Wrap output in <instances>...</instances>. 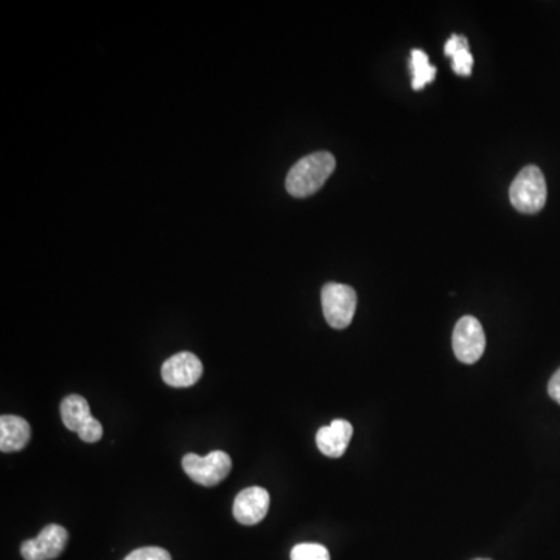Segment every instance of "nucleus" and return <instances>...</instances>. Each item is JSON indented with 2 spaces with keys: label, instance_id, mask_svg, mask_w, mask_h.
Instances as JSON below:
<instances>
[{
  "label": "nucleus",
  "instance_id": "6e6552de",
  "mask_svg": "<svg viewBox=\"0 0 560 560\" xmlns=\"http://www.w3.org/2000/svg\"><path fill=\"white\" fill-rule=\"evenodd\" d=\"M270 494L262 487H248L235 497L234 517L245 526L262 522L270 509Z\"/></svg>",
  "mask_w": 560,
  "mask_h": 560
},
{
  "label": "nucleus",
  "instance_id": "39448f33",
  "mask_svg": "<svg viewBox=\"0 0 560 560\" xmlns=\"http://www.w3.org/2000/svg\"><path fill=\"white\" fill-rule=\"evenodd\" d=\"M486 335L483 326L473 316H464L453 330V352L461 363L473 364L483 357Z\"/></svg>",
  "mask_w": 560,
  "mask_h": 560
},
{
  "label": "nucleus",
  "instance_id": "7ed1b4c3",
  "mask_svg": "<svg viewBox=\"0 0 560 560\" xmlns=\"http://www.w3.org/2000/svg\"><path fill=\"white\" fill-rule=\"evenodd\" d=\"M321 302L324 318L330 327L343 330L350 326L357 310V293L354 288L330 282L322 287Z\"/></svg>",
  "mask_w": 560,
  "mask_h": 560
},
{
  "label": "nucleus",
  "instance_id": "2eb2a0df",
  "mask_svg": "<svg viewBox=\"0 0 560 560\" xmlns=\"http://www.w3.org/2000/svg\"><path fill=\"white\" fill-rule=\"evenodd\" d=\"M452 67L455 74L461 77H469L472 74L473 56L469 47L459 50L452 56Z\"/></svg>",
  "mask_w": 560,
  "mask_h": 560
},
{
  "label": "nucleus",
  "instance_id": "423d86ee",
  "mask_svg": "<svg viewBox=\"0 0 560 560\" xmlns=\"http://www.w3.org/2000/svg\"><path fill=\"white\" fill-rule=\"evenodd\" d=\"M69 542V532L60 525H49L36 539L25 540L21 554L25 560H52L61 556Z\"/></svg>",
  "mask_w": 560,
  "mask_h": 560
},
{
  "label": "nucleus",
  "instance_id": "f03ea898",
  "mask_svg": "<svg viewBox=\"0 0 560 560\" xmlns=\"http://www.w3.org/2000/svg\"><path fill=\"white\" fill-rule=\"evenodd\" d=\"M546 190L545 176L536 165H528L515 176L509 189L512 206L522 214H537L545 207Z\"/></svg>",
  "mask_w": 560,
  "mask_h": 560
},
{
  "label": "nucleus",
  "instance_id": "20e7f679",
  "mask_svg": "<svg viewBox=\"0 0 560 560\" xmlns=\"http://www.w3.org/2000/svg\"><path fill=\"white\" fill-rule=\"evenodd\" d=\"M182 467L190 480L201 486L212 487L220 484L231 473L232 459L228 453L220 450H215L207 456L189 453L182 458Z\"/></svg>",
  "mask_w": 560,
  "mask_h": 560
},
{
  "label": "nucleus",
  "instance_id": "f8f14e48",
  "mask_svg": "<svg viewBox=\"0 0 560 560\" xmlns=\"http://www.w3.org/2000/svg\"><path fill=\"white\" fill-rule=\"evenodd\" d=\"M411 72H413V89L420 91L425 84L431 83L438 74V69L428 63V56L424 50L414 49L411 52Z\"/></svg>",
  "mask_w": 560,
  "mask_h": 560
},
{
  "label": "nucleus",
  "instance_id": "4468645a",
  "mask_svg": "<svg viewBox=\"0 0 560 560\" xmlns=\"http://www.w3.org/2000/svg\"><path fill=\"white\" fill-rule=\"evenodd\" d=\"M123 560H172V556L159 546H145V548L134 550Z\"/></svg>",
  "mask_w": 560,
  "mask_h": 560
},
{
  "label": "nucleus",
  "instance_id": "1a4fd4ad",
  "mask_svg": "<svg viewBox=\"0 0 560 560\" xmlns=\"http://www.w3.org/2000/svg\"><path fill=\"white\" fill-rule=\"evenodd\" d=\"M354 428L343 419L333 420L327 427L319 428L316 433V445L329 458H340L346 453Z\"/></svg>",
  "mask_w": 560,
  "mask_h": 560
},
{
  "label": "nucleus",
  "instance_id": "f257e3e1",
  "mask_svg": "<svg viewBox=\"0 0 560 560\" xmlns=\"http://www.w3.org/2000/svg\"><path fill=\"white\" fill-rule=\"evenodd\" d=\"M336 161L332 153L318 151L308 154L291 167L285 187L294 198H305L318 192L335 172Z\"/></svg>",
  "mask_w": 560,
  "mask_h": 560
},
{
  "label": "nucleus",
  "instance_id": "6ab92c4d",
  "mask_svg": "<svg viewBox=\"0 0 560 560\" xmlns=\"http://www.w3.org/2000/svg\"><path fill=\"white\" fill-rule=\"evenodd\" d=\"M475 560H489V559H475Z\"/></svg>",
  "mask_w": 560,
  "mask_h": 560
},
{
  "label": "nucleus",
  "instance_id": "ddd939ff",
  "mask_svg": "<svg viewBox=\"0 0 560 560\" xmlns=\"http://www.w3.org/2000/svg\"><path fill=\"white\" fill-rule=\"evenodd\" d=\"M291 560H330V553L319 543H299L291 550Z\"/></svg>",
  "mask_w": 560,
  "mask_h": 560
},
{
  "label": "nucleus",
  "instance_id": "9b49d317",
  "mask_svg": "<svg viewBox=\"0 0 560 560\" xmlns=\"http://www.w3.org/2000/svg\"><path fill=\"white\" fill-rule=\"evenodd\" d=\"M61 419L67 430L80 433L81 428L91 420V408L88 400L78 394H70L61 402Z\"/></svg>",
  "mask_w": 560,
  "mask_h": 560
},
{
  "label": "nucleus",
  "instance_id": "dca6fc26",
  "mask_svg": "<svg viewBox=\"0 0 560 560\" xmlns=\"http://www.w3.org/2000/svg\"><path fill=\"white\" fill-rule=\"evenodd\" d=\"M78 436H80L81 441L88 442V444H94V442H98L100 441V439H102V424H100V422H98V420L95 419L94 416H92L88 424L84 425V427L81 428Z\"/></svg>",
  "mask_w": 560,
  "mask_h": 560
},
{
  "label": "nucleus",
  "instance_id": "9d476101",
  "mask_svg": "<svg viewBox=\"0 0 560 560\" xmlns=\"http://www.w3.org/2000/svg\"><path fill=\"white\" fill-rule=\"evenodd\" d=\"M32 439V427L19 416L0 417V450L4 453L19 452Z\"/></svg>",
  "mask_w": 560,
  "mask_h": 560
},
{
  "label": "nucleus",
  "instance_id": "a211bd4d",
  "mask_svg": "<svg viewBox=\"0 0 560 560\" xmlns=\"http://www.w3.org/2000/svg\"><path fill=\"white\" fill-rule=\"evenodd\" d=\"M548 394H550L551 399L560 405V369L554 372L553 377H551L550 383H548Z\"/></svg>",
  "mask_w": 560,
  "mask_h": 560
},
{
  "label": "nucleus",
  "instance_id": "0eeeda50",
  "mask_svg": "<svg viewBox=\"0 0 560 560\" xmlns=\"http://www.w3.org/2000/svg\"><path fill=\"white\" fill-rule=\"evenodd\" d=\"M162 378L173 388H189L203 375V363L190 352L173 355L162 364Z\"/></svg>",
  "mask_w": 560,
  "mask_h": 560
},
{
  "label": "nucleus",
  "instance_id": "f3484780",
  "mask_svg": "<svg viewBox=\"0 0 560 560\" xmlns=\"http://www.w3.org/2000/svg\"><path fill=\"white\" fill-rule=\"evenodd\" d=\"M466 47H469V41H467L466 36L453 35L452 38L448 39L447 44H445L444 52L445 55L452 58L456 52H459L461 49H466Z\"/></svg>",
  "mask_w": 560,
  "mask_h": 560
}]
</instances>
